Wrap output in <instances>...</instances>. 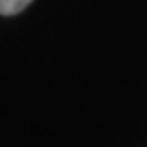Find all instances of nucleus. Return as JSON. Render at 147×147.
<instances>
[{
	"instance_id": "obj_1",
	"label": "nucleus",
	"mask_w": 147,
	"mask_h": 147,
	"mask_svg": "<svg viewBox=\"0 0 147 147\" xmlns=\"http://www.w3.org/2000/svg\"><path fill=\"white\" fill-rule=\"evenodd\" d=\"M33 0H0V13L2 16H13L25 10Z\"/></svg>"
}]
</instances>
